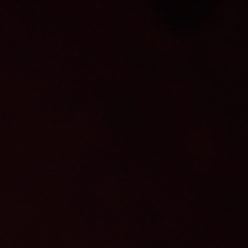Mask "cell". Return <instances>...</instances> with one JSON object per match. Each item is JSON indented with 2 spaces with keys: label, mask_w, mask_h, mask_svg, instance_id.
Wrapping results in <instances>:
<instances>
[]
</instances>
